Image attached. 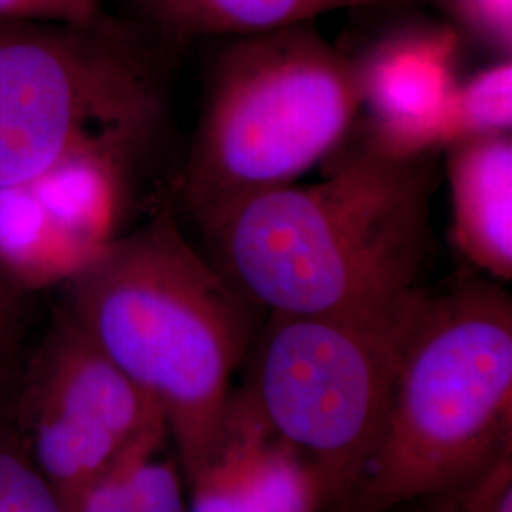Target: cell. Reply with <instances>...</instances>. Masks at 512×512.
<instances>
[{"mask_svg": "<svg viewBox=\"0 0 512 512\" xmlns=\"http://www.w3.org/2000/svg\"><path fill=\"white\" fill-rule=\"evenodd\" d=\"M0 285H4V283H2V281H0ZM4 287H6V285H4ZM6 289H8V287H6Z\"/></svg>", "mask_w": 512, "mask_h": 512, "instance_id": "44dd1931", "label": "cell"}, {"mask_svg": "<svg viewBox=\"0 0 512 512\" xmlns=\"http://www.w3.org/2000/svg\"><path fill=\"white\" fill-rule=\"evenodd\" d=\"M414 2H429V0H414Z\"/></svg>", "mask_w": 512, "mask_h": 512, "instance_id": "ffe728a7", "label": "cell"}, {"mask_svg": "<svg viewBox=\"0 0 512 512\" xmlns=\"http://www.w3.org/2000/svg\"><path fill=\"white\" fill-rule=\"evenodd\" d=\"M107 18L101 0H0V19L93 25Z\"/></svg>", "mask_w": 512, "mask_h": 512, "instance_id": "ac0fdd59", "label": "cell"}, {"mask_svg": "<svg viewBox=\"0 0 512 512\" xmlns=\"http://www.w3.org/2000/svg\"><path fill=\"white\" fill-rule=\"evenodd\" d=\"M31 403L124 446L167 431L160 408L67 315L38 357Z\"/></svg>", "mask_w": 512, "mask_h": 512, "instance_id": "9c48e42d", "label": "cell"}, {"mask_svg": "<svg viewBox=\"0 0 512 512\" xmlns=\"http://www.w3.org/2000/svg\"><path fill=\"white\" fill-rule=\"evenodd\" d=\"M361 116L355 55L311 21L232 38L215 57L175 184V209L200 226L230 205L293 184Z\"/></svg>", "mask_w": 512, "mask_h": 512, "instance_id": "277c9868", "label": "cell"}, {"mask_svg": "<svg viewBox=\"0 0 512 512\" xmlns=\"http://www.w3.org/2000/svg\"><path fill=\"white\" fill-rule=\"evenodd\" d=\"M454 21L459 35L473 38L476 44L511 59L512 0H431Z\"/></svg>", "mask_w": 512, "mask_h": 512, "instance_id": "2e32d148", "label": "cell"}, {"mask_svg": "<svg viewBox=\"0 0 512 512\" xmlns=\"http://www.w3.org/2000/svg\"><path fill=\"white\" fill-rule=\"evenodd\" d=\"M414 0H129L133 10L165 42L247 37L313 21L348 8L412 4Z\"/></svg>", "mask_w": 512, "mask_h": 512, "instance_id": "8fae6325", "label": "cell"}, {"mask_svg": "<svg viewBox=\"0 0 512 512\" xmlns=\"http://www.w3.org/2000/svg\"><path fill=\"white\" fill-rule=\"evenodd\" d=\"M167 431L135 442L92 482L71 512H186L183 469L165 454Z\"/></svg>", "mask_w": 512, "mask_h": 512, "instance_id": "4fadbf2b", "label": "cell"}, {"mask_svg": "<svg viewBox=\"0 0 512 512\" xmlns=\"http://www.w3.org/2000/svg\"><path fill=\"white\" fill-rule=\"evenodd\" d=\"M444 152L459 251L497 281H511V133L461 141Z\"/></svg>", "mask_w": 512, "mask_h": 512, "instance_id": "30bf717a", "label": "cell"}, {"mask_svg": "<svg viewBox=\"0 0 512 512\" xmlns=\"http://www.w3.org/2000/svg\"><path fill=\"white\" fill-rule=\"evenodd\" d=\"M10 293L4 285H0V327H2V319H4V308H6V294Z\"/></svg>", "mask_w": 512, "mask_h": 512, "instance_id": "d6986e66", "label": "cell"}, {"mask_svg": "<svg viewBox=\"0 0 512 512\" xmlns=\"http://www.w3.org/2000/svg\"><path fill=\"white\" fill-rule=\"evenodd\" d=\"M93 258L27 184L0 190V281L10 291L67 285Z\"/></svg>", "mask_w": 512, "mask_h": 512, "instance_id": "7c38bea8", "label": "cell"}, {"mask_svg": "<svg viewBox=\"0 0 512 512\" xmlns=\"http://www.w3.org/2000/svg\"><path fill=\"white\" fill-rule=\"evenodd\" d=\"M512 448V300L461 277L425 293L378 442L344 512H393L448 492Z\"/></svg>", "mask_w": 512, "mask_h": 512, "instance_id": "3957f363", "label": "cell"}, {"mask_svg": "<svg viewBox=\"0 0 512 512\" xmlns=\"http://www.w3.org/2000/svg\"><path fill=\"white\" fill-rule=\"evenodd\" d=\"M435 156L368 145L321 183L285 184L200 224L207 258L258 310L332 315L418 287L431 243Z\"/></svg>", "mask_w": 512, "mask_h": 512, "instance_id": "6da1fadb", "label": "cell"}, {"mask_svg": "<svg viewBox=\"0 0 512 512\" xmlns=\"http://www.w3.org/2000/svg\"><path fill=\"white\" fill-rule=\"evenodd\" d=\"M186 512H329L327 484L310 459L279 439L241 391L213 458L186 480Z\"/></svg>", "mask_w": 512, "mask_h": 512, "instance_id": "ba28073f", "label": "cell"}, {"mask_svg": "<svg viewBox=\"0 0 512 512\" xmlns=\"http://www.w3.org/2000/svg\"><path fill=\"white\" fill-rule=\"evenodd\" d=\"M412 503L414 512H512V448L469 482Z\"/></svg>", "mask_w": 512, "mask_h": 512, "instance_id": "9a60e30c", "label": "cell"}, {"mask_svg": "<svg viewBox=\"0 0 512 512\" xmlns=\"http://www.w3.org/2000/svg\"><path fill=\"white\" fill-rule=\"evenodd\" d=\"M164 116L158 63L124 23L0 19V190L82 150L139 158Z\"/></svg>", "mask_w": 512, "mask_h": 512, "instance_id": "5b68a950", "label": "cell"}, {"mask_svg": "<svg viewBox=\"0 0 512 512\" xmlns=\"http://www.w3.org/2000/svg\"><path fill=\"white\" fill-rule=\"evenodd\" d=\"M425 289L332 315L270 313L243 391L275 435L310 459L346 509L384 427Z\"/></svg>", "mask_w": 512, "mask_h": 512, "instance_id": "8992f818", "label": "cell"}, {"mask_svg": "<svg viewBox=\"0 0 512 512\" xmlns=\"http://www.w3.org/2000/svg\"><path fill=\"white\" fill-rule=\"evenodd\" d=\"M0 512H69L37 469L0 454Z\"/></svg>", "mask_w": 512, "mask_h": 512, "instance_id": "e0dca14e", "label": "cell"}, {"mask_svg": "<svg viewBox=\"0 0 512 512\" xmlns=\"http://www.w3.org/2000/svg\"><path fill=\"white\" fill-rule=\"evenodd\" d=\"M73 321L164 416L186 480L213 458L253 311L183 234L173 202L67 283Z\"/></svg>", "mask_w": 512, "mask_h": 512, "instance_id": "7a4b0ae2", "label": "cell"}, {"mask_svg": "<svg viewBox=\"0 0 512 512\" xmlns=\"http://www.w3.org/2000/svg\"><path fill=\"white\" fill-rule=\"evenodd\" d=\"M461 35L452 25H414L378 38L355 55L365 145L397 158L446 147L458 90Z\"/></svg>", "mask_w": 512, "mask_h": 512, "instance_id": "52a82bcc", "label": "cell"}, {"mask_svg": "<svg viewBox=\"0 0 512 512\" xmlns=\"http://www.w3.org/2000/svg\"><path fill=\"white\" fill-rule=\"evenodd\" d=\"M512 129V63L497 59L494 65L459 82L454 93L446 147L461 141L505 135Z\"/></svg>", "mask_w": 512, "mask_h": 512, "instance_id": "5bb4252c", "label": "cell"}]
</instances>
